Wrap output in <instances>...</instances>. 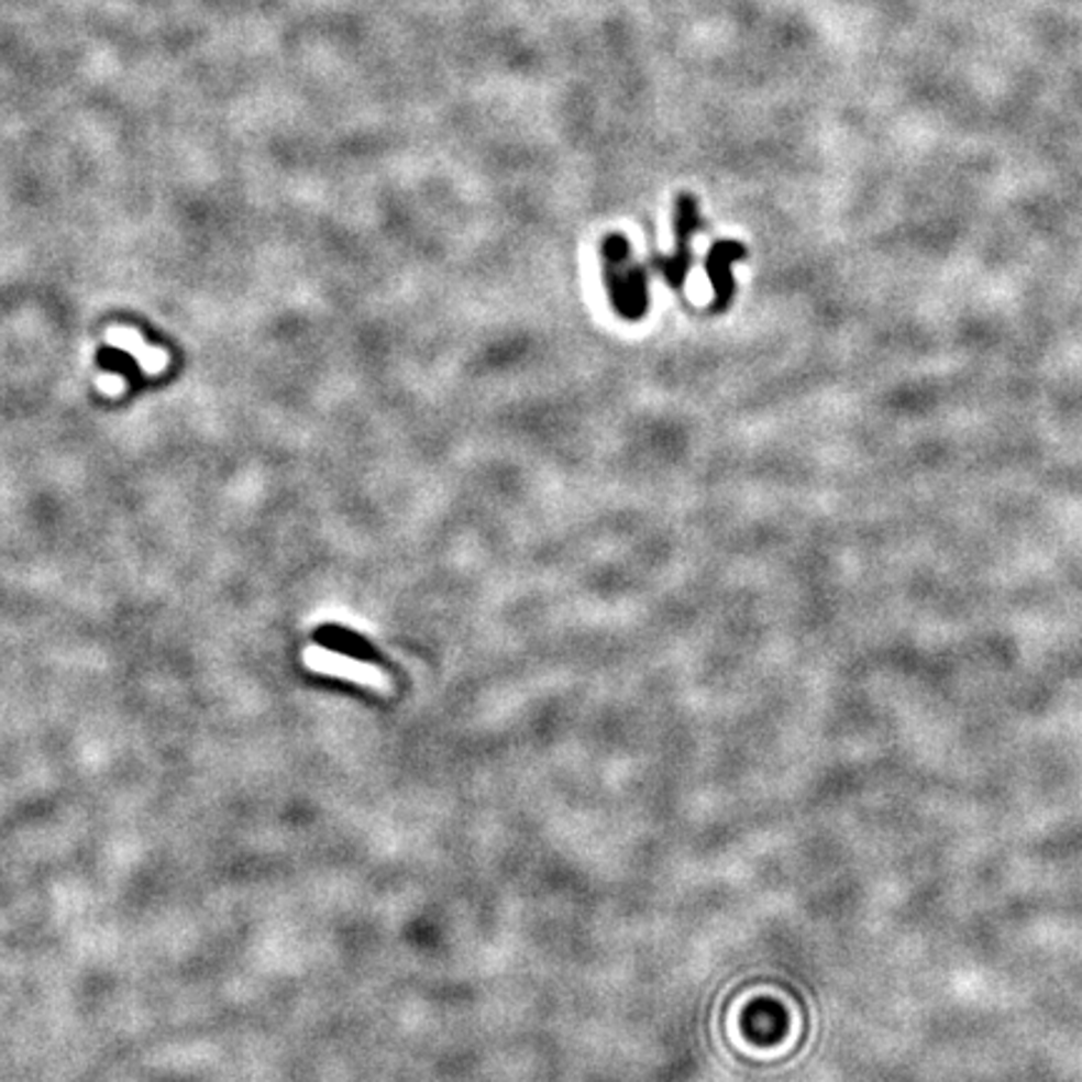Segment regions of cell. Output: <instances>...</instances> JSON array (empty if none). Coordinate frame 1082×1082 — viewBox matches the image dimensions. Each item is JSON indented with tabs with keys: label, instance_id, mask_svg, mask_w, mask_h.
Masks as SVG:
<instances>
[{
	"label": "cell",
	"instance_id": "cell-1",
	"mask_svg": "<svg viewBox=\"0 0 1082 1082\" xmlns=\"http://www.w3.org/2000/svg\"><path fill=\"white\" fill-rule=\"evenodd\" d=\"M604 284L609 301L625 321H639L649 309V281L642 266L631 264L629 241L621 233H609L601 243Z\"/></svg>",
	"mask_w": 1082,
	"mask_h": 1082
},
{
	"label": "cell",
	"instance_id": "cell-2",
	"mask_svg": "<svg viewBox=\"0 0 1082 1082\" xmlns=\"http://www.w3.org/2000/svg\"><path fill=\"white\" fill-rule=\"evenodd\" d=\"M699 229H702V221H699L697 201H694V196L682 194L680 198H676V206H674L676 254L674 256L654 258V268L660 270V274L664 276V281L670 284L672 288H676V291H680V288H684V281H687V274H689V268H692V246H689V241H692V236Z\"/></svg>",
	"mask_w": 1082,
	"mask_h": 1082
},
{
	"label": "cell",
	"instance_id": "cell-3",
	"mask_svg": "<svg viewBox=\"0 0 1082 1082\" xmlns=\"http://www.w3.org/2000/svg\"><path fill=\"white\" fill-rule=\"evenodd\" d=\"M747 256V249L739 241H717L715 246L709 249L707 254V276L715 288V301H711V311H725L729 301L735 296V278H732V264L739 258Z\"/></svg>",
	"mask_w": 1082,
	"mask_h": 1082
},
{
	"label": "cell",
	"instance_id": "cell-4",
	"mask_svg": "<svg viewBox=\"0 0 1082 1082\" xmlns=\"http://www.w3.org/2000/svg\"><path fill=\"white\" fill-rule=\"evenodd\" d=\"M303 660H306V666H309V670H313V672L349 676V680L368 684V687H374V689L386 687L382 672L374 670V666L366 664V662L351 660L349 654H339V652H329V649H321V647H311V649H306Z\"/></svg>",
	"mask_w": 1082,
	"mask_h": 1082
},
{
	"label": "cell",
	"instance_id": "cell-5",
	"mask_svg": "<svg viewBox=\"0 0 1082 1082\" xmlns=\"http://www.w3.org/2000/svg\"><path fill=\"white\" fill-rule=\"evenodd\" d=\"M106 341H108V346L121 349V351H125V354H131L135 358V364L143 368V374H148V376L164 374L170 364V356H168L166 349L148 346L146 339L141 336V331H135L131 327H111L106 331Z\"/></svg>",
	"mask_w": 1082,
	"mask_h": 1082
},
{
	"label": "cell",
	"instance_id": "cell-6",
	"mask_svg": "<svg viewBox=\"0 0 1082 1082\" xmlns=\"http://www.w3.org/2000/svg\"><path fill=\"white\" fill-rule=\"evenodd\" d=\"M96 386H98V391L106 394V396H121L125 391V376L121 374H98L96 376Z\"/></svg>",
	"mask_w": 1082,
	"mask_h": 1082
}]
</instances>
